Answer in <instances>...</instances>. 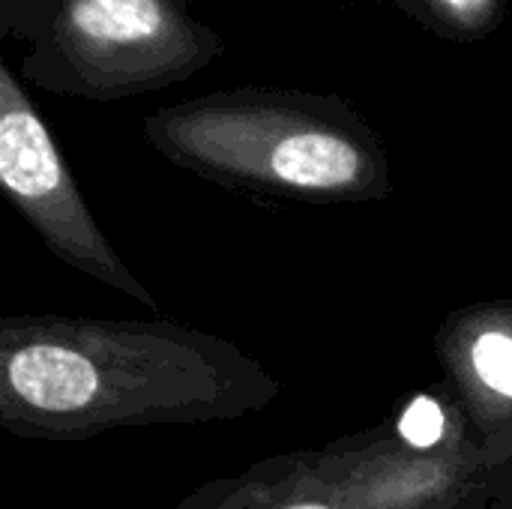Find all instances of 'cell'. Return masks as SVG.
<instances>
[{
  "label": "cell",
  "instance_id": "7a4b0ae2",
  "mask_svg": "<svg viewBox=\"0 0 512 509\" xmlns=\"http://www.w3.org/2000/svg\"><path fill=\"white\" fill-rule=\"evenodd\" d=\"M144 135L168 162L255 195L339 204L393 189L384 144L339 99L225 90L150 114Z\"/></svg>",
  "mask_w": 512,
  "mask_h": 509
},
{
  "label": "cell",
  "instance_id": "8992f818",
  "mask_svg": "<svg viewBox=\"0 0 512 509\" xmlns=\"http://www.w3.org/2000/svg\"><path fill=\"white\" fill-rule=\"evenodd\" d=\"M435 354L444 387L477 435L512 441V300L453 312L435 336Z\"/></svg>",
  "mask_w": 512,
  "mask_h": 509
},
{
  "label": "cell",
  "instance_id": "52a82bcc",
  "mask_svg": "<svg viewBox=\"0 0 512 509\" xmlns=\"http://www.w3.org/2000/svg\"><path fill=\"white\" fill-rule=\"evenodd\" d=\"M426 12L453 36H486L504 15V0H420Z\"/></svg>",
  "mask_w": 512,
  "mask_h": 509
},
{
  "label": "cell",
  "instance_id": "5b68a950",
  "mask_svg": "<svg viewBox=\"0 0 512 509\" xmlns=\"http://www.w3.org/2000/svg\"><path fill=\"white\" fill-rule=\"evenodd\" d=\"M0 183L15 210L63 264L159 312L156 297L102 234L51 129L9 66L0 69Z\"/></svg>",
  "mask_w": 512,
  "mask_h": 509
},
{
  "label": "cell",
  "instance_id": "6da1fadb",
  "mask_svg": "<svg viewBox=\"0 0 512 509\" xmlns=\"http://www.w3.org/2000/svg\"><path fill=\"white\" fill-rule=\"evenodd\" d=\"M279 390L237 345L174 321H0V426L15 438L84 441L114 429L237 420Z\"/></svg>",
  "mask_w": 512,
  "mask_h": 509
},
{
  "label": "cell",
  "instance_id": "3957f363",
  "mask_svg": "<svg viewBox=\"0 0 512 509\" xmlns=\"http://www.w3.org/2000/svg\"><path fill=\"white\" fill-rule=\"evenodd\" d=\"M177 509H512V441L465 426L438 450L366 432L213 480Z\"/></svg>",
  "mask_w": 512,
  "mask_h": 509
},
{
  "label": "cell",
  "instance_id": "277c9868",
  "mask_svg": "<svg viewBox=\"0 0 512 509\" xmlns=\"http://www.w3.org/2000/svg\"><path fill=\"white\" fill-rule=\"evenodd\" d=\"M222 42L183 0H48L24 72L57 93L120 99L210 66Z\"/></svg>",
  "mask_w": 512,
  "mask_h": 509
}]
</instances>
